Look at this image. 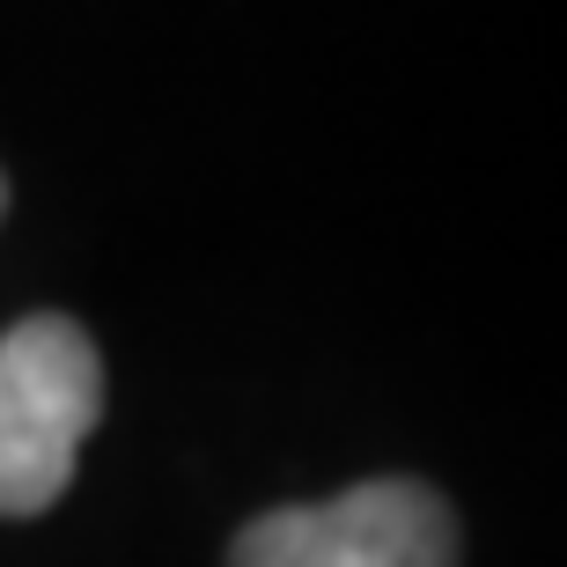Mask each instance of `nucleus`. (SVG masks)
I'll return each instance as SVG.
<instances>
[{"label":"nucleus","instance_id":"2","mask_svg":"<svg viewBox=\"0 0 567 567\" xmlns=\"http://www.w3.org/2000/svg\"><path fill=\"white\" fill-rule=\"evenodd\" d=\"M229 567H464V524L442 486L383 472L332 502L251 516L236 530Z\"/></svg>","mask_w":567,"mask_h":567},{"label":"nucleus","instance_id":"3","mask_svg":"<svg viewBox=\"0 0 567 567\" xmlns=\"http://www.w3.org/2000/svg\"><path fill=\"white\" fill-rule=\"evenodd\" d=\"M0 221H8V169H0Z\"/></svg>","mask_w":567,"mask_h":567},{"label":"nucleus","instance_id":"1","mask_svg":"<svg viewBox=\"0 0 567 567\" xmlns=\"http://www.w3.org/2000/svg\"><path fill=\"white\" fill-rule=\"evenodd\" d=\"M104 421V354L66 310L0 332V516L30 524L74 486L82 442Z\"/></svg>","mask_w":567,"mask_h":567}]
</instances>
